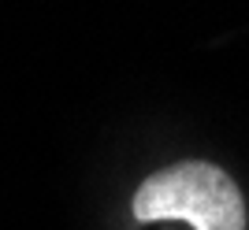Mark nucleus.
Masks as SVG:
<instances>
[{"instance_id": "1", "label": "nucleus", "mask_w": 249, "mask_h": 230, "mask_svg": "<svg viewBox=\"0 0 249 230\" xmlns=\"http://www.w3.org/2000/svg\"><path fill=\"white\" fill-rule=\"evenodd\" d=\"M134 219H182L194 230H246V204L231 175L205 160H186L138 186Z\"/></svg>"}]
</instances>
